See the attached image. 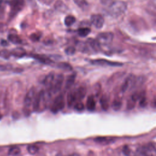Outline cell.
<instances>
[{"label":"cell","instance_id":"cell-3","mask_svg":"<svg viewBox=\"0 0 156 156\" xmlns=\"http://www.w3.org/2000/svg\"><path fill=\"white\" fill-rule=\"evenodd\" d=\"M47 93H46L44 91H40L37 95L35 96L32 105H33V110L35 112H38L41 107H45L46 104V96Z\"/></svg>","mask_w":156,"mask_h":156},{"label":"cell","instance_id":"cell-18","mask_svg":"<svg viewBox=\"0 0 156 156\" xmlns=\"http://www.w3.org/2000/svg\"><path fill=\"white\" fill-rule=\"evenodd\" d=\"M87 108L88 110L92 112L96 108V101L94 100V98L93 95H90L87 100Z\"/></svg>","mask_w":156,"mask_h":156},{"label":"cell","instance_id":"cell-39","mask_svg":"<svg viewBox=\"0 0 156 156\" xmlns=\"http://www.w3.org/2000/svg\"><path fill=\"white\" fill-rule=\"evenodd\" d=\"M7 25L4 23H0V32H4L6 30Z\"/></svg>","mask_w":156,"mask_h":156},{"label":"cell","instance_id":"cell-13","mask_svg":"<svg viewBox=\"0 0 156 156\" xmlns=\"http://www.w3.org/2000/svg\"><path fill=\"white\" fill-rule=\"evenodd\" d=\"M115 139L114 138H112V137L99 136V137L95 138L94 139V141L96 143L105 145V144H110V143L113 142L115 141Z\"/></svg>","mask_w":156,"mask_h":156},{"label":"cell","instance_id":"cell-7","mask_svg":"<svg viewBox=\"0 0 156 156\" xmlns=\"http://www.w3.org/2000/svg\"><path fill=\"white\" fill-rule=\"evenodd\" d=\"M65 107L64 96L62 94L58 95L54 100L51 106V111L53 113H57L62 110Z\"/></svg>","mask_w":156,"mask_h":156},{"label":"cell","instance_id":"cell-40","mask_svg":"<svg viewBox=\"0 0 156 156\" xmlns=\"http://www.w3.org/2000/svg\"><path fill=\"white\" fill-rule=\"evenodd\" d=\"M144 156H155V155H144Z\"/></svg>","mask_w":156,"mask_h":156},{"label":"cell","instance_id":"cell-31","mask_svg":"<svg viewBox=\"0 0 156 156\" xmlns=\"http://www.w3.org/2000/svg\"><path fill=\"white\" fill-rule=\"evenodd\" d=\"M65 52L68 55H73L76 52V48L74 46H69L65 49Z\"/></svg>","mask_w":156,"mask_h":156},{"label":"cell","instance_id":"cell-16","mask_svg":"<svg viewBox=\"0 0 156 156\" xmlns=\"http://www.w3.org/2000/svg\"><path fill=\"white\" fill-rule=\"evenodd\" d=\"M10 53V55H12L16 57H22L26 54L25 49L21 47H17L12 49Z\"/></svg>","mask_w":156,"mask_h":156},{"label":"cell","instance_id":"cell-8","mask_svg":"<svg viewBox=\"0 0 156 156\" xmlns=\"http://www.w3.org/2000/svg\"><path fill=\"white\" fill-rule=\"evenodd\" d=\"M63 80H64V77L62 74H59L56 76H55L54 79L51 84L50 88L49 89V92L52 91L54 93H56L58 91H60L62 87Z\"/></svg>","mask_w":156,"mask_h":156},{"label":"cell","instance_id":"cell-2","mask_svg":"<svg viewBox=\"0 0 156 156\" xmlns=\"http://www.w3.org/2000/svg\"><path fill=\"white\" fill-rule=\"evenodd\" d=\"M101 46L96 39L88 38L85 42L79 44V49L83 52H97L99 51Z\"/></svg>","mask_w":156,"mask_h":156},{"label":"cell","instance_id":"cell-38","mask_svg":"<svg viewBox=\"0 0 156 156\" xmlns=\"http://www.w3.org/2000/svg\"><path fill=\"white\" fill-rule=\"evenodd\" d=\"M5 7V2L2 0H0V12H3Z\"/></svg>","mask_w":156,"mask_h":156},{"label":"cell","instance_id":"cell-22","mask_svg":"<svg viewBox=\"0 0 156 156\" xmlns=\"http://www.w3.org/2000/svg\"><path fill=\"white\" fill-rule=\"evenodd\" d=\"M54 7H55V9H57L58 11H61V12H65L68 9L67 6L61 0L57 1L55 3Z\"/></svg>","mask_w":156,"mask_h":156},{"label":"cell","instance_id":"cell-4","mask_svg":"<svg viewBox=\"0 0 156 156\" xmlns=\"http://www.w3.org/2000/svg\"><path fill=\"white\" fill-rule=\"evenodd\" d=\"M35 96V91L34 88H30L27 93L24 101V112L26 116L30 114V107L33 103Z\"/></svg>","mask_w":156,"mask_h":156},{"label":"cell","instance_id":"cell-26","mask_svg":"<svg viewBox=\"0 0 156 156\" xmlns=\"http://www.w3.org/2000/svg\"><path fill=\"white\" fill-rule=\"evenodd\" d=\"M74 3L81 9L85 10L88 6V4L86 0H73Z\"/></svg>","mask_w":156,"mask_h":156},{"label":"cell","instance_id":"cell-30","mask_svg":"<svg viewBox=\"0 0 156 156\" xmlns=\"http://www.w3.org/2000/svg\"><path fill=\"white\" fill-rule=\"evenodd\" d=\"M21 152L20 149L18 147H11L9 151V154L12 156L18 155Z\"/></svg>","mask_w":156,"mask_h":156},{"label":"cell","instance_id":"cell-27","mask_svg":"<svg viewBox=\"0 0 156 156\" xmlns=\"http://www.w3.org/2000/svg\"><path fill=\"white\" fill-rule=\"evenodd\" d=\"M57 67L62 69L63 70H66V71H69V70H72L73 68L72 66L68 63H65V62H60L58 63L57 64Z\"/></svg>","mask_w":156,"mask_h":156},{"label":"cell","instance_id":"cell-36","mask_svg":"<svg viewBox=\"0 0 156 156\" xmlns=\"http://www.w3.org/2000/svg\"><path fill=\"white\" fill-rule=\"evenodd\" d=\"M10 55V52H8V51H6V50L2 51L0 52V56L2 57L3 58H8L9 57Z\"/></svg>","mask_w":156,"mask_h":156},{"label":"cell","instance_id":"cell-14","mask_svg":"<svg viewBox=\"0 0 156 156\" xmlns=\"http://www.w3.org/2000/svg\"><path fill=\"white\" fill-rule=\"evenodd\" d=\"M76 98V101H80L84 98L87 94V89L84 87H79L77 89L74 90Z\"/></svg>","mask_w":156,"mask_h":156},{"label":"cell","instance_id":"cell-19","mask_svg":"<svg viewBox=\"0 0 156 156\" xmlns=\"http://www.w3.org/2000/svg\"><path fill=\"white\" fill-rule=\"evenodd\" d=\"M76 101V98L75 95L74 91H71L68 93L67 95V105L68 107H71L74 104Z\"/></svg>","mask_w":156,"mask_h":156},{"label":"cell","instance_id":"cell-37","mask_svg":"<svg viewBox=\"0 0 156 156\" xmlns=\"http://www.w3.org/2000/svg\"><path fill=\"white\" fill-rule=\"evenodd\" d=\"M39 1L42 4L47 5H51L54 1V0H39Z\"/></svg>","mask_w":156,"mask_h":156},{"label":"cell","instance_id":"cell-33","mask_svg":"<svg viewBox=\"0 0 156 156\" xmlns=\"http://www.w3.org/2000/svg\"><path fill=\"white\" fill-rule=\"evenodd\" d=\"M74 108L78 112H81L84 110V105L81 102H76L74 105Z\"/></svg>","mask_w":156,"mask_h":156},{"label":"cell","instance_id":"cell-12","mask_svg":"<svg viewBox=\"0 0 156 156\" xmlns=\"http://www.w3.org/2000/svg\"><path fill=\"white\" fill-rule=\"evenodd\" d=\"M31 57H32L34 58L37 60L38 62L45 64V65H51L52 63H53V61L48 57L41 55V54H32Z\"/></svg>","mask_w":156,"mask_h":156},{"label":"cell","instance_id":"cell-32","mask_svg":"<svg viewBox=\"0 0 156 156\" xmlns=\"http://www.w3.org/2000/svg\"><path fill=\"white\" fill-rule=\"evenodd\" d=\"M29 38L33 41H37L41 38V34H40L39 32H38V33H33V34H32L30 35Z\"/></svg>","mask_w":156,"mask_h":156},{"label":"cell","instance_id":"cell-20","mask_svg":"<svg viewBox=\"0 0 156 156\" xmlns=\"http://www.w3.org/2000/svg\"><path fill=\"white\" fill-rule=\"evenodd\" d=\"M76 74L75 73H72L71 74L68 76L66 80V83H65V88L66 89L69 88L74 84L76 79Z\"/></svg>","mask_w":156,"mask_h":156},{"label":"cell","instance_id":"cell-5","mask_svg":"<svg viewBox=\"0 0 156 156\" xmlns=\"http://www.w3.org/2000/svg\"><path fill=\"white\" fill-rule=\"evenodd\" d=\"M113 34L110 32H104L99 33L96 37V41L101 46H108L113 41Z\"/></svg>","mask_w":156,"mask_h":156},{"label":"cell","instance_id":"cell-9","mask_svg":"<svg viewBox=\"0 0 156 156\" xmlns=\"http://www.w3.org/2000/svg\"><path fill=\"white\" fill-rule=\"evenodd\" d=\"M91 63L95 65L108 66H121L123 63L118 62H112L104 58H99L91 60Z\"/></svg>","mask_w":156,"mask_h":156},{"label":"cell","instance_id":"cell-28","mask_svg":"<svg viewBox=\"0 0 156 156\" xmlns=\"http://www.w3.org/2000/svg\"><path fill=\"white\" fill-rule=\"evenodd\" d=\"M136 101L133 98H132L130 96L127 102V108L128 110H132V109L134 108V107H135V105H136Z\"/></svg>","mask_w":156,"mask_h":156},{"label":"cell","instance_id":"cell-24","mask_svg":"<svg viewBox=\"0 0 156 156\" xmlns=\"http://www.w3.org/2000/svg\"><path fill=\"white\" fill-rule=\"evenodd\" d=\"M91 32V29L89 27H81L77 30V34L82 37L87 36Z\"/></svg>","mask_w":156,"mask_h":156},{"label":"cell","instance_id":"cell-15","mask_svg":"<svg viewBox=\"0 0 156 156\" xmlns=\"http://www.w3.org/2000/svg\"><path fill=\"white\" fill-rule=\"evenodd\" d=\"M100 105L101 106V108L104 111H107L109 108V98L108 96L104 94L102 95L99 99Z\"/></svg>","mask_w":156,"mask_h":156},{"label":"cell","instance_id":"cell-1","mask_svg":"<svg viewBox=\"0 0 156 156\" xmlns=\"http://www.w3.org/2000/svg\"><path fill=\"white\" fill-rule=\"evenodd\" d=\"M127 5L125 2L122 1H116L112 2L109 5L108 12L111 16L118 17L122 15L127 10Z\"/></svg>","mask_w":156,"mask_h":156},{"label":"cell","instance_id":"cell-6","mask_svg":"<svg viewBox=\"0 0 156 156\" xmlns=\"http://www.w3.org/2000/svg\"><path fill=\"white\" fill-rule=\"evenodd\" d=\"M24 4V0H11L9 2V5L10 7V17H14L23 9Z\"/></svg>","mask_w":156,"mask_h":156},{"label":"cell","instance_id":"cell-17","mask_svg":"<svg viewBox=\"0 0 156 156\" xmlns=\"http://www.w3.org/2000/svg\"><path fill=\"white\" fill-rule=\"evenodd\" d=\"M55 77V73L54 72H51L49 73L43 79V83L49 89L50 88L51 84L54 79Z\"/></svg>","mask_w":156,"mask_h":156},{"label":"cell","instance_id":"cell-21","mask_svg":"<svg viewBox=\"0 0 156 156\" xmlns=\"http://www.w3.org/2000/svg\"><path fill=\"white\" fill-rule=\"evenodd\" d=\"M8 40L12 43L15 44H21L22 43V40L21 38L16 34H9L8 35Z\"/></svg>","mask_w":156,"mask_h":156},{"label":"cell","instance_id":"cell-34","mask_svg":"<svg viewBox=\"0 0 156 156\" xmlns=\"http://www.w3.org/2000/svg\"><path fill=\"white\" fill-rule=\"evenodd\" d=\"M122 153L126 156H130L131 150L127 145H125L124 146H123V147H122Z\"/></svg>","mask_w":156,"mask_h":156},{"label":"cell","instance_id":"cell-10","mask_svg":"<svg viewBox=\"0 0 156 156\" xmlns=\"http://www.w3.org/2000/svg\"><path fill=\"white\" fill-rule=\"evenodd\" d=\"M136 79V78L135 75L132 74H129L127 76V77L125 79L123 83L122 84L121 91L122 93H124L127 90L128 88L134 87Z\"/></svg>","mask_w":156,"mask_h":156},{"label":"cell","instance_id":"cell-23","mask_svg":"<svg viewBox=\"0 0 156 156\" xmlns=\"http://www.w3.org/2000/svg\"><path fill=\"white\" fill-rule=\"evenodd\" d=\"M76 22V18L73 15H68L64 19L65 25L67 27L72 26Z\"/></svg>","mask_w":156,"mask_h":156},{"label":"cell","instance_id":"cell-11","mask_svg":"<svg viewBox=\"0 0 156 156\" xmlns=\"http://www.w3.org/2000/svg\"><path fill=\"white\" fill-rule=\"evenodd\" d=\"M91 22L97 29H101L104 23V18L100 14H93L91 16Z\"/></svg>","mask_w":156,"mask_h":156},{"label":"cell","instance_id":"cell-35","mask_svg":"<svg viewBox=\"0 0 156 156\" xmlns=\"http://www.w3.org/2000/svg\"><path fill=\"white\" fill-rule=\"evenodd\" d=\"M147 105V101H146V96H144L142 98H141L140 99V105L141 107H144Z\"/></svg>","mask_w":156,"mask_h":156},{"label":"cell","instance_id":"cell-29","mask_svg":"<svg viewBox=\"0 0 156 156\" xmlns=\"http://www.w3.org/2000/svg\"><path fill=\"white\" fill-rule=\"evenodd\" d=\"M27 151L28 152L31 154V155H35L36 154L38 151H39V148L38 147H37V146L35 145H30L27 146Z\"/></svg>","mask_w":156,"mask_h":156},{"label":"cell","instance_id":"cell-25","mask_svg":"<svg viewBox=\"0 0 156 156\" xmlns=\"http://www.w3.org/2000/svg\"><path fill=\"white\" fill-rule=\"evenodd\" d=\"M121 106H122V101L120 99L116 98L113 100L112 104V108L115 111L119 110Z\"/></svg>","mask_w":156,"mask_h":156}]
</instances>
